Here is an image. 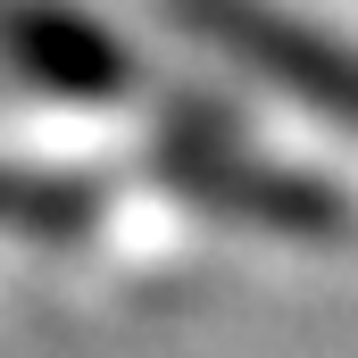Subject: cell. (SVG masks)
I'll return each mask as SVG.
<instances>
[{
    "label": "cell",
    "instance_id": "1",
    "mask_svg": "<svg viewBox=\"0 0 358 358\" xmlns=\"http://www.w3.org/2000/svg\"><path fill=\"white\" fill-rule=\"evenodd\" d=\"M176 17L250 84L300 100L334 134H358V42L350 34H334L317 17H292L275 0H176Z\"/></svg>",
    "mask_w": 358,
    "mask_h": 358
},
{
    "label": "cell",
    "instance_id": "2",
    "mask_svg": "<svg viewBox=\"0 0 358 358\" xmlns=\"http://www.w3.org/2000/svg\"><path fill=\"white\" fill-rule=\"evenodd\" d=\"M159 176L176 183L183 200L217 208V217H242V225H275V234H325L342 225V200L317 192L308 176L275 167L259 150H242L225 125H183L159 142Z\"/></svg>",
    "mask_w": 358,
    "mask_h": 358
},
{
    "label": "cell",
    "instance_id": "3",
    "mask_svg": "<svg viewBox=\"0 0 358 358\" xmlns=\"http://www.w3.org/2000/svg\"><path fill=\"white\" fill-rule=\"evenodd\" d=\"M0 67L50 100H125L134 92V50L67 0H0Z\"/></svg>",
    "mask_w": 358,
    "mask_h": 358
},
{
    "label": "cell",
    "instance_id": "4",
    "mask_svg": "<svg viewBox=\"0 0 358 358\" xmlns=\"http://www.w3.org/2000/svg\"><path fill=\"white\" fill-rule=\"evenodd\" d=\"M92 217V192L42 176V167H8L0 159V225L8 234H76Z\"/></svg>",
    "mask_w": 358,
    "mask_h": 358
}]
</instances>
